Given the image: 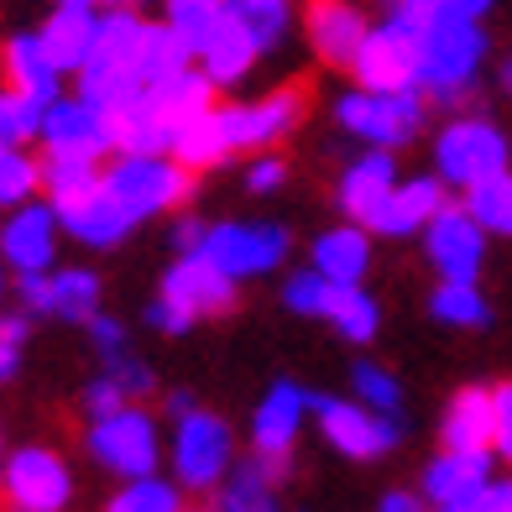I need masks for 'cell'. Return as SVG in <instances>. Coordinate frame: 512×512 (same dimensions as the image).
<instances>
[{
	"label": "cell",
	"instance_id": "cell-1",
	"mask_svg": "<svg viewBox=\"0 0 512 512\" xmlns=\"http://www.w3.org/2000/svg\"><path fill=\"white\" fill-rule=\"evenodd\" d=\"M298 121H304V89L283 84V89H272V95H262V100L204 110L199 121H189L178 131L173 157L189 173L220 168V162H230L236 152H256V157H262L272 142H283L288 131H298Z\"/></svg>",
	"mask_w": 512,
	"mask_h": 512
},
{
	"label": "cell",
	"instance_id": "cell-2",
	"mask_svg": "<svg viewBox=\"0 0 512 512\" xmlns=\"http://www.w3.org/2000/svg\"><path fill=\"white\" fill-rule=\"evenodd\" d=\"M486 0H429L424 6V63L418 95L429 105H455L476 89L486 58Z\"/></svg>",
	"mask_w": 512,
	"mask_h": 512
},
{
	"label": "cell",
	"instance_id": "cell-3",
	"mask_svg": "<svg viewBox=\"0 0 512 512\" xmlns=\"http://www.w3.org/2000/svg\"><path fill=\"white\" fill-rule=\"evenodd\" d=\"M162 21L178 32L194 68L215 89L241 84L256 68V48L246 37V21L236 11V0H173V6L162 11Z\"/></svg>",
	"mask_w": 512,
	"mask_h": 512
},
{
	"label": "cell",
	"instance_id": "cell-4",
	"mask_svg": "<svg viewBox=\"0 0 512 512\" xmlns=\"http://www.w3.org/2000/svg\"><path fill=\"white\" fill-rule=\"evenodd\" d=\"M142 37H147V21L136 16L131 6H115L100 16V37H95V53L89 63L74 74V95L84 105L105 110L110 121L126 115L136 105V53H142Z\"/></svg>",
	"mask_w": 512,
	"mask_h": 512
},
{
	"label": "cell",
	"instance_id": "cell-5",
	"mask_svg": "<svg viewBox=\"0 0 512 512\" xmlns=\"http://www.w3.org/2000/svg\"><path fill=\"white\" fill-rule=\"evenodd\" d=\"M424 6L429 0H408L392 6L382 21H371L356 58V89L366 95H418V63H424Z\"/></svg>",
	"mask_w": 512,
	"mask_h": 512
},
{
	"label": "cell",
	"instance_id": "cell-6",
	"mask_svg": "<svg viewBox=\"0 0 512 512\" xmlns=\"http://www.w3.org/2000/svg\"><path fill=\"white\" fill-rule=\"evenodd\" d=\"M512 173V142L497 121H486V115H455V121L439 126L434 136V178L455 189L460 199L481 189V183H492Z\"/></svg>",
	"mask_w": 512,
	"mask_h": 512
},
{
	"label": "cell",
	"instance_id": "cell-7",
	"mask_svg": "<svg viewBox=\"0 0 512 512\" xmlns=\"http://www.w3.org/2000/svg\"><path fill=\"white\" fill-rule=\"evenodd\" d=\"M189 183H194V173L173 152H115L105 162V189L121 199V209L136 225L173 215L189 199Z\"/></svg>",
	"mask_w": 512,
	"mask_h": 512
},
{
	"label": "cell",
	"instance_id": "cell-8",
	"mask_svg": "<svg viewBox=\"0 0 512 512\" xmlns=\"http://www.w3.org/2000/svg\"><path fill=\"white\" fill-rule=\"evenodd\" d=\"M293 251V236L288 225L277 220H220L204 230L199 241V256L209 267H215L220 277H230V283H246V277H267L288 262Z\"/></svg>",
	"mask_w": 512,
	"mask_h": 512
},
{
	"label": "cell",
	"instance_id": "cell-9",
	"mask_svg": "<svg viewBox=\"0 0 512 512\" xmlns=\"http://www.w3.org/2000/svg\"><path fill=\"white\" fill-rule=\"evenodd\" d=\"M173 481L183 492H220L236 471V434L220 413L194 408L173 424Z\"/></svg>",
	"mask_w": 512,
	"mask_h": 512
},
{
	"label": "cell",
	"instance_id": "cell-10",
	"mask_svg": "<svg viewBox=\"0 0 512 512\" xmlns=\"http://www.w3.org/2000/svg\"><path fill=\"white\" fill-rule=\"evenodd\" d=\"M84 450L95 465H105L110 476L142 481V476H157V465H162V429L142 403H131L110 418H95V424L84 429Z\"/></svg>",
	"mask_w": 512,
	"mask_h": 512
},
{
	"label": "cell",
	"instance_id": "cell-11",
	"mask_svg": "<svg viewBox=\"0 0 512 512\" xmlns=\"http://www.w3.org/2000/svg\"><path fill=\"white\" fill-rule=\"evenodd\" d=\"M335 121L361 136L371 152H398L424 136L429 100L424 95H366V89H345L335 100Z\"/></svg>",
	"mask_w": 512,
	"mask_h": 512
},
{
	"label": "cell",
	"instance_id": "cell-12",
	"mask_svg": "<svg viewBox=\"0 0 512 512\" xmlns=\"http://www.w3.org/2000/svg\"><path fill=\"white\" fill-rule=\"evenodd\" d=\"M0 492L16 512H68L74 502V471L58 450L21 445L0 465Z\"/></svg>",
	"mask_w": 512,
	"mask_h": 512
},
{
	"label": "cell",
	"instance_id": "cell-13",
	"mask_svg": "<svg viewBox=\"0 0 512 512\" xmlns=\"http://www.w3.org/2000/svg\"><path fill=\"white\" fill-rule=\"evenodd\" d=\"M314 424L345 460H382L403 445V418H382L356 398H314Z\"/></svg>",
	"mask_w": 512,
	"mask_h": 512
},
{
	"label": "cell",
	"instance_id": "cell-14",
	"mask_svg": "<svg viewBox=\"0 0 512 512\" xmlns=\"http://www.w3.org/2000/svg\"><path fill=\"white\" fill-rule=\"evenodd\" d=\"M37 142H42V157H79L105 168V157H115V121L105 110L84 105L79 95H63L42 110Z\"/></svg>",
	"mask_w": 512,
	"mask_h": 512
},
{
	"label": "cell",
	"instance_id": "cell-15",
	"mask_svg": "<svg viewBox=\"0 0 512 512\" xmlns=\"http://www.w3.org/2000/svg\"><path fill=\"white\" fill-rule=\"evenodd\" d=\"M309 413H314V392L298 387V382H272L267 398L256 403V413H251V455L272 471V481H283L288 455H293L298 429H304Z\"/></svg>",
	"mask_w": 512,
	"mask_h": 512
},
{
	"label": "cell",
	"instance_id": "cell-16",
	"mask_svg": "<svg viewBox=\"0 0 512 512\" xmlns=\"http://www.w3.org/2000/svg\"><path fill=\"white\" fill-rule=\"evenodd\" d=\"M58 241H63L58 209L48 199H32L11 209L6 225H0V262L16 277H48V267L58 262Z\"/></svg>",
	"mask_w": 512,
	"mask_h": 512
},
{
	"label": "cell",
	"instance_id": "cell-17",
	"mask_svg": "<svg viewBox=\"0 0 512 512\" xmlns=\"http://www.w3.org/2000/svg\"><path fill=\"white\" fill-rule=\"evenodd\" d=\"M424 256L439 272V283H476L486 267V230L465 215V204L450 199L445 215L424 230Z\"/></svg>",
	"mask_w": 512,
	"mask_h": 512
},
{
	"label": "cell",
	"instance_id": "cell-18",
	"mask_svg": "<svg viewBox=\"0 0 512 512\" xmlns=\"http://www.w3.org/2000/svg\"><path fill=\"white\" fill-rule=\"evenodd\" d=\"M48 204L58 209L63 236H74L79 246H95V251L121 246L131 230H136V220L121 209V199L105 189V173H100V183H89V189L68 194V199H48Z\"/></svg>",
	"mask_w": 512,
	"mask_h": 512
},
{
	"label": "cell",
	"instance_id": "cell-19",
	"mask_svg": "<svg viewBox=\"0 0 512 512\" xmlns=\"http://www.w3.org/2000/svg\"><path fill=\"white\" fill-rule=\"evenodd\" d=\"M398 162H392V152H361L351 168L340 173V209H345V220H351L356 230H366V236H377V225L387 215V204L392 194H398Z\"/></svg>",
	"mask_w": 512,
	"mask_h": 512
},
{
	"label": "cell",
	"instance_id": "cell-20",
	"mask_svg": "<svg viewBox=\"0 0 512 512\" xmlns=\"http://www.w3.org/2000/svg\"><path fill=\"white\" fill-rule=\"evenodd\" d=\"M492 481H497V455L439 450L424 465V502H429V512H476Z\"/></svg>",
	"mask_w": 512,
	"mask_h": 512
},
{
	"label": "cell",
	"instance_id": "cell-21",
	"mask_svg": "<svg viewBox=\"0 0 512 512\" xmlns=\"http://www.w3.org/2000/svg\"><path fill=\"white\" fill-rule=\"evenodd\" d=\"M0 68H6V89H11V95H21L27 105L48 110L53 100H63V79L68 74L53 63L42 32H11L6 48H0Z\"/></svg>",
	"mask_w": 512,
	"mask_h": 512
},
{
	"label": "cell",
	"instance_id": "cell-22",
	"mask_svg": "<svg viewBox=\"0 0 512 512\" xmlns=\"http://www.w3.org/2000/svg\"><path fill=\"white\" fill-rule=\"evenodd\" d=\"M157 298H168L178 314H189L199 324V319H215V314L236 309V283L220 277L215 267L204 262V256H178V262L168 267V277H162V293Z\"/></svg>",
	"mask_w": 512,
	"mask_h": 512
},
{
	"label": "cell",
	"instance_id": "cell-23",
	"mask_svg": "<svg viewBox=\"0 0 512 512\" xmlns=\"http://www.w3.org/2000/svg\"><path fill=\"white\" fill-rule=\"evenodd\" d=\"M439 445L450 455H492L497 450V392L492 387L455 392L445 418H439Z\"/></svg>",
	"mask_w": 512,
	"mask_h": 512
},
{
	"label": "cell",
	"instance_id": "cell-24",
	"mask_svg": "<svg viewBox=\"0 0 512 512\" xmlns=\"http://www.w3.org/2000/svg\"><path fill=\"white\" fill-rule=\"evenodd\" d=\"M100 16H105V11L89 6V0H63V6H53V16L37 27L63 74H79V68L89 63V53H95V37H100Z\"/></svg>",
	"mask_w": 512,
	"mask_h": 512
},
{
	"label": "cell",
	"instance_id": "cell-25",
	"mask_svg": "<svg viewBox=\"0 0 512 512\" xmlns=\"http://www.w3.org/2000/svg\"><path fill=\"white\" fill-rule=\"evenodd\" d=\"M366 32H371V21L356 6H314L304 16L309 48H314V58H324L330 68H356Z\"/></svg>",
	"mask_w": 512,
	"mask_h": 512
},
{
	"label": "cell",
	"instance_id": "cell-26",
	"mask_svg": "<svg viewBox=\"0 0 512 512\" xmlns=\"http://www.w3.org/2000/svg\"><path fill=\"white\" fill-rule=\"evenodd\" d=\"M445 204H450V189L434 173L403 178L392 204H387V215H382V225H377V236H418V230H429L439 215H445Z\"/></svg>",
	"mask_w": 512,
	"mask_h": 512
},
{
	"label": "cell",
	"instance_id": "cell-27",
	"mask_svg": "<svg viewBox=\"0 0 512 512\" xmlns=\"http://www.w3.org/2000/svg\"><path fill=\"white\" fill-rule=\"evenodd\" d=\"M309 267L335 288H361V277L371 272V236L356 225H335L324 230L309 251Z\"/></svg>",
	"mask_w": 512,
	"mask_h": 512
},
{
	"label": "cell",
	"instance_id": "cell-28",
	"mask_svg": "<svg viewBox=\"0 0 512 512\" xmlns=\"http://www.w3.org/2000/svg\"><path fill=\"white\" fill-rule=\"evenodd\" d=\"M215 512H277V481L262 460H241L230 481L215 492Z\"/></svg>",
	"mask_w": 512,
	"mask_h": 512
},
{
	"label": "cell",
	"instance_id": "cell-29",
	"mask_svg": "<svg viewBox=\"0 0 512 512\" xmlns=\"http://www.w3.org/2000/svg\"><path fill=\"white\" fill-rule=\"evenodd\" d=\"M429 314L450 330H486L492 324V304H486L481 283H439L429 298Z\"/></svg>",
	"mask_w": 512,
	"mask_h": 512
},
{
	"label": "cell",
	"instance_id": "cell-30",
	"mask_svg": "<svg viewBox=\"0 0 512 512\" xmlns=\"http://www.w3.org/2000/svg\"><path fill=\"white\" fill-rule=\"evenodd\" d=\"M236 11H241V21H246V37H251V48H256V58H267V53H277L283 42L293 37V6H283V0H236Z\"/></svg>",
	"mask_w": 512,
	"mask_h": 512
},
{
	"label": "cell",
	"instance_id": "cell-31",
	"mask_svg": "<svg viewBox=\"0 0 512 512\" xmlns=\"http://www.w3.org/2000/svg\"><path fill=\"white\" fill-rule=\"evenodd\" d=\"M53 314L74 319V324H89L100 314V277L89 267H58L53 272Z\"/></svg>",
	"mask_w": 512,
	"mask_h": 512
},
{
	"label": "cell",
	"instance_id": "cell-32",
	"mask_svg": "<svg viewBox=\"0 0 512 512\" xmlns=\"http://www.w3.org/2000/svg\"><path fill=\"white\" fill-rule=\"evenodd\" d=\"M105 512H189V507H183V486L173 476H142L115 486Z\"/></svg>",
	"mask_w": 512,
	"mask_h": 512
},
{
	"label": "cell",
	"instance_id": "cell-33",
	"mask_svg": "<svg viewBox=\"0 0 512 512\" xmlns=\"http://www.w3.org/2000/svg\"><path fill=\"white\" fill-rule=\"evenodd\" d=\"M330 324H335L340 340L371 345V340H377V330H382V304L366 288H340L335 293V309H330Z\"/></svg>",
	"mask_w": 512,
	"mask_h": 512
},
{
	"label": "cell",
	"instance_id": "cell-34",
	"mask_svg": "<svg viewBox=\"0 0 512 512\" xmlns=\"http://www.w3.org/2000/svg\"><path fill=\"white\" fill-rule=\"evenodd\" d=\"M460 204H465V215L486 230V241H492V236L507 241V236H512V173L481 183V189H471Z\"/></svg>",
	"mask_w": 512,
	"mask_h": 512
},
{
	"label": "cell",
	"instance_id": "cell-35",
	"mask_svg": "<svg viewBox=\"0 0 512 512\" xmlns=\"http://www.w3.org/2000/svg\"><path fill=\"white\" fill-rule=\"evenodd\" d=\"M351 392H356L361 408L382 413V418H398L403 413V382L392 377L382 361H356L351 366Z\"/></svg>",
	"mask_w": 512,
	"mask_h": 512
},
{
	"label": "cell",
	"instance_id": "cell-36",
	"mask_svg": "<svg viewBox=\"0 0 512 512\" xmlns=\"http://www.w3.org/2000/svg\"><path fill=\"white\" fill-rule=\"evenodd\" d=\"M42 189V157H32L27 147H6L0 152V209H21L32 204Z\"/></svg>",
	"mask_w": 512,
	"mask_h": 512
},
{
	"label": "cell",
	"instance_id": "cell-37",
	"mask_svg": "<svg viewBox=\"0 0 512 512\" xmlns=\"http://www.w3.org/2000/svg\"><path fill=\"white\" fill-rule=\"evenodd\" d=\"M335 293H340V288H335V283H324L314 267H298L288 283H283V309L298 314V319H330Z\"/></svg>",
	"mask_w": 512,
	"mask_h": 512
},
{
	"label": "cell",
	"instance_id": "cell-38",
	"mask_svg": "<svg viewBox=\"0 0 512 512\" xmlns=\"http://www.w3.org/2000/svg\"><path fill=\"white\" fill-rule=\"evenodd\" d=\"M100 162H79V157H42V189H48V199H68L89 189V183H100Z\"/></svg>",
	"mask_w": 512,
	"mask_h": 512
},
{
	"label": "cell",
	"instance_id": "cell-39",
	"mask_svg": "<svg viewBox=\"0 0 512 512\" xmlns=\"http://www.w3.org/2000/svg\"><path fill=\"white\" fill-rule=\"evenodd\" d=\"M37 131H42V110L27 105L21 95H11V89H0V152L37 142Z\"/></svg>",
	"mask_w": 512,
	"mask_h": 512
},
{
	"label": "cell",
	"instance_id": "cell-40",
	"mask_svg": "<svg viewBox=\"0 0 512 512\" xmlns=\"http://www.w3.org/2000/svg\"><path fill=\"white\" fill-rule=\"evenodd\" d=\"M100 377H110V382H115V387H121L126 398H131V403H136V398H147V392L157 387L152 366H147V361H136L131 351H126V356H115V361H105V371H100Z\"/></svg>",
	"mask_w": 512,
	"mask_h": 512
},
{
	"label": "cell",
	"instance_id": "cell-41",
	"mask_svg": "<svg viewBox=\"0 0 512 512\" xmlns=\"http://www.w3.org/2000/svg\"><path fill=\"white\" fill-rule=\"evenodd\" d=\"M11 298H16V314H27L32 324L48 319L53 314V272L48 277H16Z\"/></svg>",
	"mask_w": 512,
	"mask_h": 512
},
{
	"label": "cell",
	"instance_id": "cell-42",
	"mask_svg": "<svg viewBox=\"0 0 512 512\" xmlns=\"http://www.w3.org/2000/svg\"><path fill=\"white\" fill-rule=\"evenodd\" d=\"M84 330H89V351L100 356V366H105V361H115V356H126V324H121V319L95 314V319L84 324Z\"/></svg>",
	"mask_w": 512,
	"mask_h": 512
},
{
	"label": "cell",
	"instance_id": "cell-43",
	"mask_svg": "<svg viewBox=\"0 0 512 512\" xmlns=\"http://www.w3.org/2000/svg\"><path fill=\"white\" fill-rule=\"evenodd\" d=\"M121 408H131V398L121 387H115L110 377H95L84 387V413H89V424H95V418H110V413H121Z\"/></svg>",
	"mask_w": 512,
	"mask_h": 512
},
{
	"label": "cell",
	"instance_id": "cell-44",
	"mask_svg": "<svg viewBox=\"0 0 512 512\" xmlns=\"http://www.w3.org/2000/svg\"><path fill=\"white\" fill-rule=\"evenodd\" d=\"M283 178H288V162L277 157V152H262V157L246 162V189H251V194H272Z\"/></svg>",
	"mask_w": 512,
	"mask_h": 512
},
{
	"label": "cell",
	"instance_id": "cell-45",
	"mask_svg": "<svg viewBox=\"0 0 512 512\" xmlns=\"http://www.w3.org/2000/svg\"><path fill=\"white\" fill-rule=\"evenodd\" d=\"M142 319L152 324L157 335H189V330H194V319H189V314H178V309L168 304V298H152Z\"/></svg>",
	"mask_w": 512,
	"mask_h": 512
},
{
	"label": "cell",
	"instance_id": "cell-46",
	"mask_svg": "<svg viewBox=\"0 0 512 512\" xmlns=\"http://www.w3.org/2000/svg\"><path fill=\"white\" fill-rule=\"evenodd\" d=\"M204 220H194V215H178L173 225H168V241H173V251L178 256H199V241H204Z\"/></svg>",
	"mask_w": 512,
	"mask_h": 512
},
{
	"label": "cell",
	"instance_id": "cell-47",
	"mask_svg": "<svg viewBox=\"0 0 512 512\" xmlns=\"http://www.w3.org/2000/svg\"><path fill=\"white\" fill-rule=\"evenodd\" d=\"M492 392H497V450L492 455H502L512 465V382H502Z\"/></svg>",
	"mask_w": 512,
	"mask_h": 512
},
{
	"label": "cell",
	"instance_id": "cell-48",
	"mask_svg": "<svg viewBox=\"0 0 512 512\" xmlns=\"http://www.w3.org/2000/svg\"><path fill=\"white\" fill-rule=\"evenodd\" d=\"M27 335H32V319H27V314H16V309L0 314V345L21 351V345H27Z\"/></svg>",
	"mask_w": 512,
	"mask_h": 512
},
{
	"label": "cell",
	"instance_id": "cell-49",
	"mask_svg": "<svg viewBox=\"0 0 512 512\" xmlns=\"http://www.w3.org/2000/svg\"><path fill=\"white\" fill-rule=\"evenodd\" d=\"M476 512H512V476H497L492 486H486V497Z\"/></svg>",
	"mask_w": 512,
	"mask_h": 512
},
{
	"label": "cell",
	"instance_id": "cell-50",
	"mask_svg": "<svg viewBox=\"0 0 512 512\" xmlns=\"http://www.w3.org/2000/svg\"><path fill=\"white\" fill-rule=\"evenodd\" d=\"M377 512H429L424 492H382Z\"/></svg>",
	"mask_w": 512,
	"mask_h": 512
},
{
	"label": "cell",
	"instance_id": "cell-51",
	"mask_svg": "<svg viewBox=\"0 0 512 512\" xmlns=\"http://www.w3.org/2000/svg\"><path fill=\"white\" fill-rule=\"evenodd\" d=\"M199 403H194V392H168V398H162V413H168L173 418V424H178V418H189Z\"/></svg>",
	"mask_w": 512,
	"mask_h": 512
},
{
	"label": "cell",
	"instance_id": "cell-52",
	"mask_svg": "<svg viewBox=\"0 0 512 512\" xmlns=\"http://www.w3.org/2000/svg\"><path fill=\"white\" fill-rule=\"evenodd\" d=\"M21 366V351H11V345H0V382H11Z\"/></svg>",
	"mask_w": 512,
	"mask_h": 512
},
{
	"label": "cell",
	"instance_id": "cell-53",
	"mask_svg": "<svg viewBox=\"0 0 512 512\" xmlns=\"http://www.w3.org/2000/svg\"><path fill=\"white\" fill-rule=\"evenodd\" d=\"M11 288H16V283H11V272H6V262H0V314H6V298H11Z\"/></svg>",
	"mask_w": 512,
	"mask_h": 512
},
{
	"label": "cell",
	"instance_id": "cell-54",
	"mask_svg": "<svg viewBox=\"0 0 512 512\" xmlns=\"http://www.w3.org/2000/svg\"><path fill=\"white\" fill-rule=\"evenodd\" d=\"M497 84L507 89V100H512V58H502V68H497Z\"/></svg>",
	"mask_w": 512,
	"mask_h": 512
},
{
	"label": "cell",
	"instance_id": "cell-55",
	"mask_svg": "<svg viewBox=\"0 0 512 512\" xmlns=\"http://www.w3.org/2000/svg\"><path fill=\"white\" fill-rule=\"evenodd\" d=\"M209 512H215V507H209Z\"/></svg>",
	"mask_w": 512,
	"mask_h": 512
}]
</instances>
